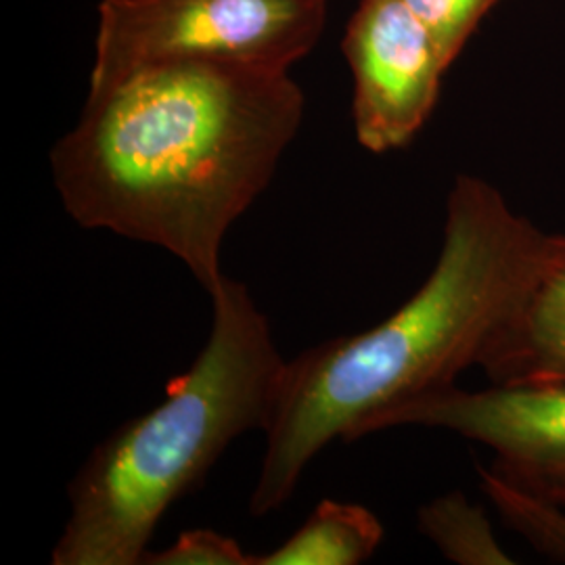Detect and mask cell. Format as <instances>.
<instances>
[{"label":"cell","mask_w":565,"mask_h":565,"mask_svg":"<svg viewBox=\"0 0 565 565\" xmlns=\"http://www.w3.org/2000/svg\"><path fill=\"white\" fill-rule=\"evenodd\" d=\"M440 44L446 57L457 60L465 42L499 0H401Z\"/></svg>","instance_id":"obj_11"},{"label":"cell","mask_w":565,"mask_h":565,"mask_svg":"<svg viewBox=\"0 0 565 565\" xmlns=\"http://www.w3.org/2000/svg\"><path fill=\"white\" fill-rule=\"evenodd\" d=\"M342 49L356 139L371 153L403 149L429 120L452 61L401 0H363Z\"/></svg>","instance_id":"obj_6"},{"label":"cell","mask_w":565,"mask_h":565,"mask_svg":"<svg viewBox=\"0 0 565 565\" xmlns=\"http://www.w3.org/2000/svg\"><path fill=\"white\" fill-rule=\"evenodd\" d=\"M289 70L147 63L90 84L53 153L61 203L84 228L162 247L207 296L231 226L260 198L302 124Z\"/></svg>","instance_id":"obj_1"},{"label":"cell","mask_w":565,"mask_h":565,"mask_svg":"<svg viewBox=\"0 0 565 565\" xmlns=\"http://www.w3.org/2000/svg\"><path fill=\"white\" fill-rule=\"evenodd\" d=\"M545 239L497 186L459 174L446 200L440 254L419 289L382 323L285 364L249 511L263 518L281 509L324 446L384 431L406 404L480 369Z\"/></svg>","instance_id":"obj_2"},{"label":"cell","mask_w":565,"mask_h":565,"mask_svg":"<svg viewBox=\"0 0 565 565\" xmlns=\"http://www.w3.org/2000/svg\"><path fill=\"white\" fill-rule=\"evenodd\" d=\"M446 429L492 452L488 469L527 497L565 511V384L450 385L394 413L385 429Z\"/></svg>","instance_id":"obj_5"},{"label":"cell","mask_w":565,"mask_h":565,"mask_svg":"<svg viewBox=\"0 0 565 565\" xmlns=\"http://www.w3.org/2000/svg\"><path fill=\"white\" fill-rule=\"evenodd\" d=\"M193 364L160 404L120 425L70 484L53 565H139L168 509L195 490L239 436L273 419L287 361L247 287L224 279Z\"/></svg>","instance_id":"obj_3"},{"label":"cell","mask_w":565,"mask_h":565,"mask_svg":"<svg viewBox=\"0 0 565 565\" xmlns=\"http://www.w3.org/2000/svg\"><path fill=\"white\" fill-rule=\"evenodd\" d=\"M494 385L565 384V235L543 252L480 364Z\"/></svg>","instance_id":"obj_7"},{"label":"cell","mask_w":565,"mask_h":565,"mask_svg":"<svg viewBox=\"0 0 565 565\" xmlns=\"http://www.w3.org/2000/svg\"><path fill=\"white\" fill-rule=\"evenodd\" d=\"M417 527L452 564H515V559L497 541L484 507L471 503L459 490L422 507Z\"/></svg>","instance_id":"obj_9"},{"label":"cell","mask_w":565,"mask_h":565,"mask_svg":"<svg viewBox=\"0 0 565 565\" xmlns=\"http://www.w3.org/2000/svg\"><path fill=\"white\" fill-rule=\"evenodd\" d=\"M384 536V524L366 507L324 499L281 546L256 555V565H361Z\"/></svg>","instance_id":"obj_8"},{"label":"cell","mask_w":565,"mask_h":565,"mask_svg":"<svg viewBox=\"0 0 565 565\" xmlns=\"http://www.w3.org/2000/svg\"><path fill=\"white\" fill-rule=\"evenodd\" d=\"M324 20L327 0H103L90 84L163 61L289 70Z\"/></svg>","instance_id":"obj_4"},{"label":"cell","mask_w":565,"mask_h":565,"mask_svg":"<svg viewBox=\"0 0 565 565\" xmlns=\"http://www.w3.org/2000/svg\"><path fill=\"white\" fill-rule=\"evenodd\" d=\"M145 565H256V555L233 539L210 527L184 530L172 545L149 551Z\"/></svg>","instance_id":"obj_12"},{"label":"cell","mask_w":565,"mask_h":565,"mask_svg":"<svg viewBox=\"0 0 565 565\" xmlns=\"http://www.w3.org/2000/svg\"><path fill=\"white\" fill-rule=\"evenodd\" d=\"M480 488L497 509L507 530L515 532L548 562L565 564V511L546 505L518 488L499 480L488 467L478 465Z\"/></svg>","instance_id":"obj_10"}]
</instances>
